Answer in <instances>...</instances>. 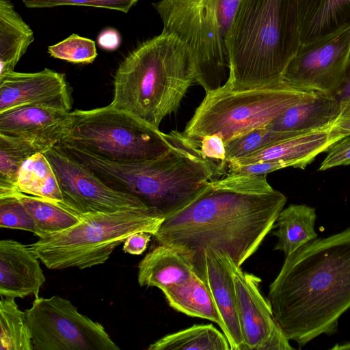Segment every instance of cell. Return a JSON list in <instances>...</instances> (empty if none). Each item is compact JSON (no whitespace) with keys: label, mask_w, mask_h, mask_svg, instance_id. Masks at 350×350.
<instances>
[{"label":"cell","mask_w":350,"mask_h":350,"mask_svg":"<svg viewBox=\"0 0 350 350\" xmlns=\"http://www.w3.org/2000/svg\"><path fill=\"white\" fill-rule=\"evenodd\" d=\"M267 175L225 174L211 180L193 201L164 219L155 240L191 262L211 247L241 267L274 228L286 202Z\"/></svg>","instance_id":"obj_1"},{"label":"cell","mask_w":350,"mask_h":350,"mask_svg":"<svg viewBox=\"0 0 350 350\" xmlns=\"http://www.w3.org/2000/svg\"><path fill=\"white\" fill-rule=\"evenodd\" d=\"M267 299L299 349L321 334L336 332L339 318L350 309V227L286 256Z\"/></svg>","instance_id":"obj_2"},{"label":"cell","mask_w":350,"mask_h":350,"mask_svg":"<svg viewBox=\"0 0 350 350\" xmlns=\"http://www.w3.org/2000/svg\"><path fill=\"white\" fill-rule=\"evenodd\" d=\"M301 45L299 0H240L226 40L232 90L282 81Z\"/></svg>","instance_id":"obj_3"},{"label":"cell","mask_w":350,"mask_h":350,"mask_svg":"<svg viewBox=\"0 0 350 350\" xmlns=\"http://www.w3.org/2000/svg\"><path fill=\"white\" fill-rule=\"evenodd\" d=\"M171 133V148L153 159L116 163L82 152L79 160L107 185L138 198L165 218L226 174L219 163L203 156L199 142L177 131Z\"/></svg>","instance_id":"obj_4"},{"label":"cell","mask_w":350,"mask_h":350,"mask_svg":"<svg viewBox=\"0 0 350 350\" xmlns=\"http://www.w3.org/2000/svg\"><path fill=\"white\" fill-rule=\"evenodd\" d=\"M195 81L191 55L175 37L161 32L133 50L113 79L110 106L159 129Z\"/></svg>","instance_id":"obj_5"},{"label":"cell","mask_w":350,"mask_h":350,"mask_svg":"<svg viewBox=\"0 0 350 350\" xmlns=\"http://www.w3.org/2000/svg\"><path fill=\"white\" fill-rule=\"evenodd\" d=\"M164 219L149 206L90 213L73 226L28 246L49 269L90 268L104 264L131 234L143 231L154 236Z\"/></svg>","instance_id":"obj_6"},{"label":"cell","mask_w":350,"mask_h":350,"mask_svg":"<svg viewBox=\"0 0 350 350\" xmlns=\"http://www.w3.org/2000/svg\"><path fill=\"white\" fill-rule=\"evenodd\" d=\"M240 0H161L153 6L161 32L190 51L195 81L206 91L223 86L229 76L226 40Z\"/></svg>","instance_id":"obj_7"},{"label":"cell","mask_w":350,"mask_h":350,"mask_svg":"<svg viewBox=\"0 0 350 350\" xmlns=\"http://www.w3.org/2000/svg\"><path fill=\"white\" fill-rule=\"evenodd\" d=\"M312 92L295 88L284 81L247 90L221 86L206 93L183 133L198 142L207 135H217L226 144L254 129L265 127Z\"/></svg>","instance_id":"obj_8"},{"label":"cell","mask_w":350,"mask_h":350,"mask_svg":"<svg viewBox=\"0 0 350 350\" xmlns=\"http://www.w3.org/2000/svg\"><path fill=\"white\" fill-rule=\"evenodd\" d=\"M69 130L60 142L116 163L143 161L167 152L172 134H165L109 105L72 111Z\"/></svg>","instance_id":"obj_9"},{"label":"cell","mask_w":350,"mask_h":350,"mask_svg":"<svg viewBox=\"0 0 350 350\" xmlns=\"http://www.w3.org/2000/svg\"><path fill=\"white\" fill-rule=\"evenodd\" d=\"M33 350H119L104 327L60 296L35 298L25 311Z\"/></svg>","instance_id":"obj_10"},{"label":"cell","mask_w":350,"mask_h":350,"mask_svg":"<svg viewBox=\"0 0 350 350\" xmlns=\"http://www.w3.org/2000/svg\"><path fill=\"white\" fill-rule=\"evenodd\" d=\"M44 154L54 170L62 193L60 207L80 218L90 213L148 206L133 195L111 188L56 145Z\"/></svg>","instance_id":"obj_11"},{"label":"cell","mask_w":350,"mask_h":350,"mask_svg":"<svg viewBox=\"0 0 350 350\" xmlns=\"http://www.w3.org/2000/svg\"><path fill=\"white\" fill-rule=\"evenodd\" d=\"M350 55V26L301 44L282 81L305 91L335 95L343 84Z\"/></svg>","instance_id":"obj_12"},{"label":"cell","mask_w":350,"mask_h":350,"mask_svg":"<svg viewBox=\"0 0 350 350\" xmlns=\"http://www.w3.org/2000/svg\"><path fill=\"white\" fill-rule=\"evenodd\" d=\"M228 257L234 280L243 350L294 349L260 292V278L244 271Z\"/></svg>","instance_id":"obj_13"},{"label":"cell","mask_w":350,"mask_h":350,"mask_svg":"<svg viewBox=\"0 0 350 350\" xmlns=\"http://www.w3.org/2000/svg\"><path fill=\"white\" fill-rule=\"evenodd\" d=\"M25 105L70 111V92L64 75L44 68L36 72L13 70L0 75V113Z\"/></svg>","instance_id":"obj_14"},{"label":"cell","mask_w":350,"mask_h":350,"mask_svg":"<svg viewBox=\"0 0 350 350\" xmlns=\"http://www.w3.org/2000/svg\"><path fill=\"white\" fill-rule=\"evenodd\" d=\"M195 272L206 283L220 319V328L231 350H243L237 297L228 257L211 247L204 249L192 260Z\"/></svg>","instance_id":"obj_15"},{"label":"cell","mask_w":350,"mask_h":350,"mask_svg":"<svg viewBox=\"0 0 350 350\" xmlns=\"http://www.w3.org/2000/svg\"><path fill=\"white\" fill-rule=\"evenodd\" d=\"M72 111L25 105L0 113V134L23 139L39 152L59 143L68 133Z\"/></svg>","instance_id":"obj_16"},{"label":"cell","mask_w":350,"mask_h":350,"mask_svg":"<svg viewBox=\"0 0 350 350\" xmlns=\"http://www.w3.org/2000/svg\"><path fill=\"white\" fill-rule=\"evenodd\" d=\"M40 259L24 245L12 239L0 241V295L10 298L39 297L46 278Z\"/></svg>","instance_id":"obj_17"},{"label":"cell","mask_w":350,"mask_h":350,"mask_svg":"<svg viewBox=\"0 0 350 350\" xmlns=\"http://www.w3.org/2000/svg\"><path fill=\"white\" fill-rule=\"evenodd\" d=\"M343 137L331 128L296 135L245 157L228 163L246 165L261 161H282L288 167L304 169L321 152Z\"/></svg>","instance_id":"obj_18"},{"label":"cell","mask_w":350,"mask_h":350,"mask_svg":"<svg viewBox=\"0 0 350 350\" xmlns=\"http://www.w3.org/2000/svg\"><path fill=\"white\" fill-rule=\"evenodd\" d=\"M340 113V101L334 94L313 92L265 127L275 131L301 133L325 130L332 126Z\"/></svg>","instance_id":"obj_19"},{"label":"cell","mask_w":350,"mask_h":350,"mask_svg":"<svg viewBox=\"0 0 350 350\" xmlns=\"http://www.w3.org/2000/svg\"><path fill=\"white\" fill-rule=\"evenodd\" d=\"M195 273L190 258L176 248L159 244L139 262L138 283L163 290L188 280Z\"/></svg>","instance_id":"obj_20"},{"label":"cell","mask_w":350,"mask_h":350,"mask_svg":"<svg viewBox=\"0 0 350 350\" xmlns=\"http://www.w3.org/2000/svg\"><path fill=\"white\" fill-rule=\"evenodd\" d=\"M301 44L350 26V0H299Z\"/></svg>","instance_id":"obj_21"},{"label":"cell","mask_w":350,"mask_h":350,"mask_svg":"<svg viewBox=\"0 0 350 350\" xmlns=\"http://www.w3.org/2000/svg\"><path fill=\"white\" fill-rule=\"evenodd\" d=\"M33 32L9 0H0V75L14 70L33 42Z\"/></svg>","instance_id":"obj_22"},{"label":"cell","mask_w":350,"mask_h":350,"mask_svg":"<svg viewBox=\"0 0 350 350\" xmlns=\"http://www.w3.org/2000/svg\"><path fill=\"white\" fill-rule=\"evenodd\" d=\"M316 219L315 209L306 204H291L283 208L275 221L277 230L273 232L278 239L274 250L281 251L286 256L316 239Z\"/></svg>","instance_id":"obj_23"},{"label":"cell","mask_w":350,"mask_h":350,"mask_svg":"<svg viewBox=\"0 0 350 350\" xmlns=\"http://www.w3.org/2000/svg\"><path fill=\"white\" fill-rule=\"evenodd\" d=\"M168 304L188 316L204 319L220 326L219 316L204 280L196 272L187 281L162 290Z\"/></svg>","instance_id":"obj_24"},{"label":"cell","mask_w":350,"mask_h":350,"mask_svg":"<svg viewBox=\"0 0 350 350\" xmlns=\"http://www.w3.org/2000/svg\"><path fill=\"white\" fill-rule=\"evenodd\" d=\"M16 191L36 196L61 206L63 196L54 170L42 152H36L23 163Z\"/></svg>","instance_id":"obj_25"},{"label":"cell","mask_w":350,"mask_h":350,"mask_svg":"<svg viewBox=\"0 0 350 350\" xmlns=\"http://www.w3.org/2000/svg\"><path fill=\"white\" fill-rule=\"evenodd\" d=\"M148 350H231L223 332L212 324L193 325L150 344Z\"/></svg>","instance_id":"obj_26"},{"label":"cell","mask_w":350,"mask_h":350,"mask_svg":"<svg viewBox=\"0 0 350 350\" xmlns=\"http://www.w3.org/2000/svg\"><path fill=\"white\" fill-rule=\"evenodd\" d=\"M10 196L18 198L30 215L36 228L35 236L38 238L63 231L81 220L79 217L42 198L20 192Z\"/></svg>","instance_id":"obj_27"},{"label":"cell","mask_w":350,"mask_h":350,"mask_svg":"<svg viewBox=\"0 0 350 350\" xmlns=\"http://www.w3.org/2000/svg\"><path fill=\"white\" fill-rule=\"evenodd\" d=\"M14 299L1 297L0 301V350H33L25 312Z\"/></svg>","instance_id":"obj_28"},{"label":"cell","mask_w":350,"mask_h":350,"mask_svg":"<svg viewBox=\"0 0 350 350\" xmlns=\"http://www.w3.org/2000/svg\"><path fill=\"white\" fill-rule=\"evenodd\" d=\"M39 152L27 141L0 134V197L16 191L19 170L24 161Z\"/></svg>","instance_id":"obj_29"},{"label":"cell","mask_w":350,"mask_h":350,"mask_svg":"<svg viewBox=\"0 0 350 350\" xmlns=\"http://www.w3.org/2000/svg\"><path fill=\"white\" fill-rule=\"evenodd\" d=\"M304 134L297 132H280L260 127L240 135L226 144L225 163L245 157L252 153L286 139Z\"/></svg>","instance_id":"obj_30"},{"label":"cell","mask_w":350,"mask_h":350,"mask_svg":"<svg viewBox=\"0 0 350 350\" xmlns=\"http://www.w3.org/2000/svg\"><path fill=\"white\" fill-rule=\"evenodd\" d=\"M49 55L75 64H89L97 57L95 42L73 33L64 40L48 47Z\"/></svg>","instance_id":"obj_31"},{"label":"cell","mask_w":350,"mask_h":350,"mask_svg":"<svg viewBox=\"0 0 350 350\" xmlns=\"http://www.w3.org/2000/svg\"><path fill=\"white\" fill-rule=\"evenodd\" d=\"M0 226L36 233L34 221L21 202L14 196L0 197Z\"/></svg>","instance_id":"obj_32"},{"label":"cell","mask_w":350,"mask_h":350,"mask_svg":"<svg viewBox=\"0 0 350 350\" xmlns=\"http://www.w3.org/2000/svg\"><path fill=\"white\" fill-rule=\"evenodd\" d=\"M29 8H47L61 5L90 6L126 13L138 0H21Z\"/></svg>","instance_id":"obj_33"},{"label":"cell","mask_w":350,"mask_h":350,"mask_svg":"<svg viewBox=\"0 0 350 350\" xmlns=\"http://www.w3.org/2000/svg\"><path fill=\"white\" fill-rule=\"evenodd\" d=\"M347 165H350V135L342 137L329 148L319 170Z\"/></svg>","instance_id":"obj_34"},{"label":"cell","mask_w":350,"mask_h":350,"mask_svg":"<svg viewBox=\"0 0 350 350\" xmlns=\"http://www.w3.org/2000/svg\"><path fill=\"white\" fill-rule=\"evenodd\" d=\"M200 149L204 157L219 163L226 172V148L223 139L217 135H207L199 141Z\"/></svg>","instance_id":"obj_35"},{"label":"cell","mask_w":350,"mask_h":350,"mask_svg":"<svg viewBox=\"0 0 350 350\" xmlns=\"http://www.w3.org/2000/svg\"><path fill=\"white\" fill-rule=\"evenodd\" d=\"M152 236L146 232H137L129 236L123 245V251L133 255L142 254L147 248Z\"/></svg>","instance_id":"obj_36"},{"label":"cell","mask_w":350,"mask_h":350,"mask_svg":"<svg viewBox=\"0 0 350 350\" xmlns=\"http://www.w3.org/2000/svg\"><path fill=\"white\" fill-rule=\"evenodd\" d=\"M340 113L331 129L343 137L350 135V100L341 101Z\"/></svg>","instance_id":"obj_37"},{"label":"cell","mask_w":350,"mask_h":350,"mask_svg":"<svg viewBox=\"0 0 350 350\" xmlns=\"http://www.w3.org/2000/svg\"><path fill=\"white\" fill-rule=\"evenodd\" d=\"M98 42L105 50H114L120 44V38L118 33L112 29H108L99 35Z\"/></svg>","instance_id":"obj_38"},{"label":"cell","mask_w":350,"mask_h":350,"mask_svg":"<svg viewBox=\"0 0 350 350\" xmlns=\"http://www.w3.org/2000/svg\"><path fill=\"white\" fill-rule=\"evenodd\" d=\"M334 96L340 102L350 100V55L346 69L345 81Z\"/></svg>","instance_id":"obj_39"},{"label":"cell","mask_w":350,"mask_h":350,"mask_svg":"<svg viewBox=\"0 0 350 350\" xmlns=\"http://www.w3.org/2000/svg\"><path fill=\"white\" fill-rule=\"evenodd\" d=\"M332 350H350V342L338 345L336 344L334 347L331 348Z\"/></svg>","instance_id":"obj_40"}]
</instances>
